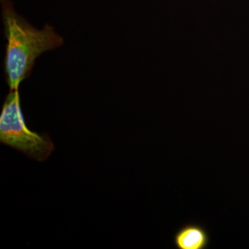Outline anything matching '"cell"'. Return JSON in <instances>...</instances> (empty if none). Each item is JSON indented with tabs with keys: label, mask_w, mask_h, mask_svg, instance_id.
<instances>
[{
	"label": "cell",
	"mask_w": 249,
	"mask_h": 249,
	"mask_svg": "<svg viewBox=\"0 0 249 249\" xmlns=\"http://www.w3.org/2000/svg\"><path fill=\"white\" fill-rule=\"evenodd\" d=\"M0 142L32 160L43 161L54 150L48 134L33 132L26 124L18 89L10 90L0 115Z\"/></svg>",
	"instance_id": "cell-2"
},
{
	"label": "cell",
	"mask_w": 249,
	"mask_h": 249,
	"mask_svg": "<svg viewBox=\"0 0 249 249\" xmlns=\"http://www.w3.org/2000/svg\"><path fill=\"white\" fill-rule=\"evenodd\" d=\"M209 241L206 231L195 224L185 226L175 237V245L179 249H204Z\"/></svg>",
	"instance_id": "cell-3"
},
{
	"label": "cell",
	"mask_w": 249,
	"mask_h": 249,
	"mask_svg": "<svg viewBox=\"0 0 249 249\" xmlns=\"http://www.w3.org/2000/svg\"><path fill=\"white\" fill-rule=\"evenodd\" d=\"M1 18L7 40L4 59L6 80L10 90L18 89L29 76L34 62L40 55L63 44L52 26L42 29L31 25L16 12L11 0H1Z\"/></svg>",
	"instance_id": "cell-1"
}]
</instances>
